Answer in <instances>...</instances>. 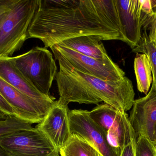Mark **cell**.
Listing matches in <instances>:
<instances>
[{
    "label": "cell",
    "instance_id": "6da1fadb",
    "mask_svg": "<svg viewBox=\"0 0 156 156\" xmlns=\"http://www.w3.org/2000/svg\"><path fill=\"white\" fill-rule=\"evenodd\" d=\"M97 35L125 42L115 0H39L28 30L29 38L51 48L69 38Z\"/></svg>",
    "mask_w": 156,
    "mask_h": 156
},
{
    "label": "cell",
    "instance_id": "7a4b0ae2",
    "mask_svg": "<svg viewBox=\"0 0 156 156\" xmlns=\"http://www.w3.org/2000/svg\"><path fill=\"white\" fill-rule=\"evenodd\" d=\"M50 49L59 64L55 80L59 100L67 104H97L104 102L126 112L132 108L135 93L132 81L126 76L111 81L84 74L74 68L54 46Z\"/></svg>",
    "mask_w": 156,
    "mask_h": 156
},
{
    "label": "cell",
    "instance_id": "3957f363",
    "mask_svg": "<svg viewBox=\"0 0 156 156\" xmlns=\"http://www.w3.org/2000/svg\"><path fill=\"white\" fill-rule=\"evenodd\" d=\"M39 0H0V58L11 57L29 38Z\"/></svg>",
    "mask_w": 156,
    "mask_h": 156
},
{
    "label": "cell",
    "instance_id": "277c9868",
    "mask_svg": "<svg viewBox=\"0 0 156 156\" xmlns=\"http://www.w3.org/2000/svg\"><path fill=\"white\" fill-rule=\"evenodd\" d=\"M11 60L26 79L38 91L49 96V91L58 73L52 53L45 47L36 46L26 53L11 57Z\"/></svg>",
    "mask_w": 156,
    "mask_h": 156
},
{
    "label": "cell",
    "instance_id": "5b68a950",
    "mask_svg": "<svg viewBox=\"0 0 156 156\" xmlns=\"http://www.w3.org/2000/svg\"><path fill=\"white\" fill-rule=\"evenodd\" d=\"M90 117L102 129L109 144L122 151L136 135L128 115L106 103L97 105L89 111Z\"/></svg>",
    "mask_w": 156,
    "mask_h": 156
},
{
    "label": "cell",
    "instance_id": "8992f818",
    "mask_svg": "<svg viewBox=\"0 0 156 156\" xmlns=\"http://www.w3.org/2000/svg\"><path fill=\"white\" fill-rule=\"evenodd\" d=\"M0 147L9 156H53L59 151L36 127L0 136Z\"/></svg>",
    "mask_w": 156,
    "mask_h": 156
},
{
    "label": "cell",
    "instance_id": "52a82bcc",
    "mask_svg": "<svg viewBox=\"0 0 156 156\" xmlns=\"http://www.w3.org/2000/svg\"><path fill=\"white\" fill-rule=\"evenodd\" d=\"M71 135H76L94 147L102 156H120L122 151L112 147L102 129L90 117L89 111L74 110L69 111Z\"/></svg>",
    "mask_w": 156,
    "mask_h": 156
},
{
    "label": "cell",
    "instance_id": "ba28073f",
    "mask_svg": "<svg viewBox=\"0 0 156 156\" xmlns=\"http://www.w3.org/2000/svg\"><path fill=\"white\" fill-rule=\"evenodd\" d=\"M53 46L74 68L84 74L111 81L120 80L126 76L124 71L111 58L96 59L66 47L58 45Z\"/></svg>",
    "mask_w": 156,
    "mask_h": 156
},
{
    "label": "cell",
    "instance_id": "9c48e42d",
    "mask_svg": "<svg viewBox=\"0 0 156 156\" xmlns=\"http://www.w3.org/2000/svg\"><path fill=\"white\" fill-rule=\"evenodd\" d=\"M0 92L14 110L16 116L32 124L41 122L56 102L35 100L5 82L1 77Z\"/></svg>",
    "mask_w": 156,
    "mask_h": 156
},
{
    "label": "cell",
    "instance_id": "30bf717a",
    "mask_svg": "<svg viewBox=\"0 0 156 156\" xmlns=\"http://www.w3.org/2000/svg\"><path fill=\"white\" fill-rule=\"evenodd\" d=\"M68 105L60 100L56 101L43 121L36 127L46 136L58 151L72 136Z\"/></svg>",
    "mask_w": 156,
    "mask_h": 156
},
{
    "label": "cell",
    "instance_id": "8fae6325",
    "mask_svg": "<svg viewBox=\"0 0 156 156\" xmlns=\"http://www.w3.org/2000/svg\"><path fill=\"white\" fill-rule=\"evenodd\" d=\"M129 119L136 138L143 135L151 141L156 125V89L151 88L145 97L135 100Z\"/></svg>",
    "mask_w": 156,
    "mask_h": 156
},
{
    "label": "cell",
    "instance_id": "7c38bea8",
    "mask_svg": "<svg viewBox=\"0 0 156 156\" xmlns=\"http://www.w3.org/2000/svg\"><path fill=\"white\" fill-rule=\"evenodd\" d=\"M121 31L126 43L132 49L142 35V11L140 0H115Z\"/></svg>",
    "mask_w": 156,
    "mask_h": 156
},
{
    "label": "cell",
    "instance_id": "4fadbf2b",
    "mask_svg": "<svg viewBox=\"0 0 156 156\" xmlns=\"http://www.w3.org/2000/svg\"><path fill=\"white\" fill-rule=\"evenodd\" d=\"M8 57L0 58V77L5 82L30 98L42 102H54L55 98L38 92L15 66Z\"/></svg>",
    "mask_w": 156,
    "mask_h": 156
},
{
    "label": "cell",
    "instance_id": "5bb4252c",
    "mask_svg": "<svg viewBox=\"0 0 156 156\" xmlns=\"http://www.w3.org/2000/svg\"><path fill=\"white\" fill-rule=\"evenodd\" d=\"M102 40H104L102 38L99 36H81L64 40L58 45L96 59H110Z\"/></svg>",
    "mask_w": 156,
    "mask_h": 156
},
{
    "label": "cell",
    "instance_id": "9a60e30c",
    "mask_svg": "<svg viewBox=\"0 0 156 156\" xmlns=\"http://www.w3.org/2000/svg\"><path fill=\"white\" fill-rule=\"evenodd\" d=\"M137 89L146 95L153 82L152 68L146 55L137 53L134 63Z\"/></svg>",
    "mask_w": 156,
    "mask_h": 156
},
{
    "label": "cell",
    "instance_id": "2e32d148",
    "mask_svg": "<svg viewBox=\"0 0 156 156\" xmlns=\"http://www.w3.org/2000/svg\"><path fill=\"white\" fill-rule=\"evenodd\" d=\"M59 154L61 156H102L94 147L76 135H72Z\"/></svg>",
    "mask_w": 156,
    "mask_h": 156
},
{
    "label": "cell",
    "instance_id": "e0dca14e",
    "mask_svg": "<svg viewBox=\"0 0 156 156\" xmlns=\"http://www.w3.org/2000/svg\"><path fill=\"white\" fill-rule=\"evenodd\" d=\"M133 49L137 53L141 52L147 56L153 75L151 88L156 89V46L150 40L147 31L142 32V37L139 43Z\"/></svg>",
    "mask_w": 156,
    "mask_h": 156
},
{
    "label": "cell",
    "instance_id": "ac0fdd59",
    "mask_svg": "<svg viewBox=\"0 0 156 156\" xmlns=\"http://www.w3.org/2000/svg\"><path fill=\"white\" fill-rule=\"evenodd\" d=\"M32 124L16 116H8L0 121V136L12 133L33 129Z\"/></svg>",
    "mask_w": 156,
    "mask_h": 156
},
{
    "label": "cell",
    "instance_id": "d6986e66",
    "mask_svg": "<svg viewBox=\"0 0 156 156\" xmlns=\"http://www.w3.org/2000/svg\"><path fill=\"white\" fill-rule=\"evenodd\" d=\"M136 156H156L155 145L147 137L139 135L136 143Z\"/></svg>",
    "mask_w": 156,
    "mask_h": 156
},
{
    "label": "cell",
    "instance_id": "ffe728a7",
    "mask_svg": "<svg viewBox=\"0 0 156 156\" xmlns=\"http://www.w3.org/2000/svg\"><path fill=\"white\" fill-rule=\"evenodd\" d=\"M142 31H148L150 40L156 46V14L152 16L142 14Z\"/></svg>",
    "mask_w": 156,
    "mask_h": 156
},
{
    "label": "cell",
    "instance_id": "44dd1931",
    "mask_svg": "<svg viewBox=\"0 0 156 156\" xmlns=\"http://www.w3.org/2000/svg\"><path fill=\"white\" fill-rule=\"evenodd\" d=\"M0 111L3 113L7 116H16V114L14 110L6 101L1 92H0Z\"/></svg>",
    "mask_w": 156,
    "mask_h": 156
},
{
    "label": "cell",
    "instance_id": "7402d4cb",
    "mask_svg": "<svg viewBox=\"0 0 156 156\" xmlns=\"http://www.w3.org/2000/svg\"><path fill=\"white\" fill-rule=\"evenodd\" d=\"M136 140H134L125 146L122 150L120 156H136Z\"/></svg>",
    "mask_w": 156,
    "mask_h": 156
},
{
    "label": "cell",
    "instance_id": "603a6c76",
    "mask_svg": "<svg viewBox=\"0 0 156 156\" xmlns=\"http://www.w3.org/2000/svg\"><path fill=\"white\" fill-rule=\"evenodd\" d=\"M152 143L156 145V125L155 126L154 130V134H153V137H152Z\"/></svg>",
    "mask_w": 156,
    "mask_h": 156
},
{
    "label": "cell",
    "instance_id": "cb8c5ba5",
    "mask_svg": "<svg viewBox=\"0 0 156 156\" xmlns=\"http://www.w3.org/2000/svg\"><path fill=\"white\" fill-rule=\"evenodd\" d=\"M8 116L6 114H5L3 113L2 112L0 111V121L2 120H5L7 118Z\"/></svg>",
    "mask_w": 156,
    "mask_h": 156
},
{
    "label": "cell",
    "instance_id": "d4e9b609",
    "mask_svg": "<svg viewBox=\"0 0 156 156\" xmlns=\"http://www.w3.org/2000/svg\"><path fill=\"white\" fill-rule=\"evenodd\" d=\"M0 156H9L1 147H0Z\"/></svg>",
    "mask_w": 156,
    "mask_h": 156
},
{
    "label": "cell",
    "instance_id": "484cf974",
    "mask_svg": "<svg viewBox=\"0 0 156 156\" xmlns=\"http://www.w3.org/2000/svg\"><path fill=\"white\" fill-rule=\"evenodd\" d=\"M53 156H61L60 155V154H58L56 155Z\"/></svg>",
    "mask_w": 156,
    "mask_h": 156
},
{
    "label": "cell",
    "instance_id": "4316f807",
    "mask_svg": "<svg viewBox=\"0 0 156 156\" xmlns=\"http://www.w3.org/2000/svg\"><path fill=\"white\" fill-rule=\"evenodd\" d=\"M155 147H156V145H155Z\"/></svg>",
    "mask_w": 156,
    "mask_h": 156
}]
</instances>
